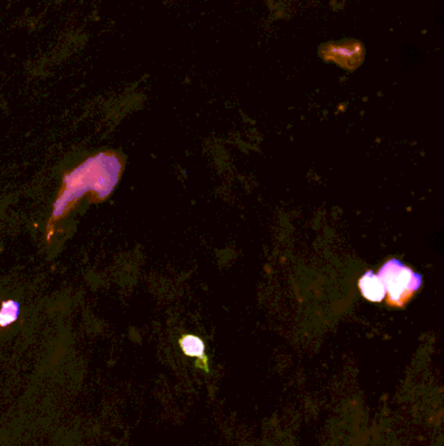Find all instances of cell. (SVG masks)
I'll use <instances>...</instances> for the list:
<instances>
[{
	"label": "cell",
	"instance_id": "1",
	"mask_svg": "<svg viewBox=\"0 0 444 446\" xmlns=\"http://www.w3.org/2000/svg\"><path fill=\"white\" fill-rule=\"evenodd\" d=\"M123 170L118 155L100 153L88 158L72 173L64 176L63 190L55 202L51 221L62 218L77 201L93 192L98 200H105L114 191Z\"/></svg>",
	"mask_w": 444,
	"mask_h": 446
},
{
	"label": "cell",
	"instance_id": "2",
	"mask_svg": "<svg viewBox=\"0 0 444 446\" xmlns=\"http://www.w3.org/2000/svg\"><path fill=\"white\" fill-rule=\"evenodd\" d=\"M378 275L386 290L387 304L395 308L404 307L422 286V277L396 258L382 265Z\"/></svg>",
	"mask_w": 444,
	"mask_h": 446
},
{
	"label": "cell",
	"instance_id": "3",
	"mask_svg": "<svg viewBox=\"0 0 444 446\" xmlns=\"http://www.w3.org/2000/svg\"><path fill=\"white\" fill-rule=\"evenodd\" d=\"M321 55L330 62L339 64L347 70H354L363 63V44L357 41H345L343 44H328L321 48Z\"/></svg>",
	"mask_w": 444,
	"mask_h": 446
},
{
	"label": "cell",
	"instance_id": "4",
	"mask_svg": "<svg viewBox=\"0 0 444 446\" xmlns=\"http://www.w3.org/2000/svg\"><path fill=\"white\" fill-rule=\"evenodd\" d=\"M358 287L363 298L368 301L377 303V301H383L386 296V290L379 275L372 270H368L363 274V278L358 282Z\"/></svg>",
	"mask_w": 444,
	"mask_h": 446
},
{
	"label": "cell",
	"instance_id": "5",
	"mask_svg": "<svg viewBox=\"0 0 444 446\" xmlns=\"http://www.w3.org/2000/svg\"><path fill=\"white\" fill-rule=\"evenodd\" d=\"M180 347H182L185 355L206 359L205 343L202 342L201 338L196 337V336H184L180 339Z\"/></svg>",
	"mask_w": 444,
	"mask_h": 446
},
{
	"label": "cell",
	"instance_id": "6",
	"mask_svg": "<svg viewBox=\"0 0 444 446\" xmlns=\"http://www.w3.org/2000/svg\"><path fill=\"white\" fill-rule=\"evenodd\" d=\"M21 306L16 301H3L0 308V328H7L11 324H13L20 316Z\"/></svg>",
	"mask_w": 444,
	"mask_h": 446
}]
</instances>
